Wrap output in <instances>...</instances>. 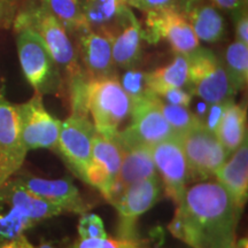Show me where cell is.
<instances>
[{"instance_id": "3957f363", "label": "cell", "mask_w": 248, "mask_h": 248, "mask_svg": "<svg viewBox=\"0 0 248 248\" xmlns=\"http://www.w3.org/2000/svg\"><path fill=\"white\" fill-rule=\"evenodd\" d=\"M30 27L38 33L59 69L64 70L70 79L86 74L78 62V53L71 42L69 32L60 21L48 11L47 6L20 11L15 17L13 28Z\"/></svg>"}, {"instance_id": "f546056e", "label": "cell", "mask_w": 248, "mask_h": 248, "mask_svg": "<svg viewBox=\"0 0 248 248\" xmlns=\"http://www.w3.org/2000/svg\"><path fill=\"white\" fill-rule=\"evenodd\" d=\"M74 248H150L145 246L141 240L124 239V238H91L79 239Z\"/></svg>"}, {"instance_id": "836d02e7", "label": "cell", "mask_w": 248, "mask_h": 248, "mask_svg": "<svg viewBox=\"0 0 248 248\" xmlns=\"http://www.w3.org/2000/svg\"><path fill=\"white\" fill-rule=\"evenodd\" d=\"M22 2L23 0H0V28L8 29L13 27Z\"/></svg>"}, {"instance_id": "ab89813d", "label": "cell", "mask_w": 248, "mask_h": 248, "mask_svg": "<svg viewBox=\"0 0 248 248\" xmlns=\"http://www.w3.org/2000/svg\"><path fill=\"white\" fill-rule=\"evenodd\" d=\"M234 248H248V243H247V238H243V239L238 240L235 243Z\"/></svg>"}, {"instance_id": "277c9868", "label": "cell", "mask_w": 248, "mask_h": 248, "mask_svg": "<svg viewBox=\"0 0 248 248\" xmlns=\"http://www.w3.org/2000/svg\"><path fill=\"white\" fill-rule=\"evenodd\" d=\"M16 32L18 60L23 75L35 93L44 95L57 92L61 86L60 69L32 28L22 27Z\"/></svg>"}, {"instance_id": "5b68a950", "label": "cell", "mask_w": 248, "mask_h": 248, "mask_svg": "<svg viewBox=\"0 0 248 248\" xmlns=\"http://www.w3.org/2000/svg\"><path fill=\"white\" fill-rule=\"evenodd\" d=\"M188 85L192 94L206 104L231 100L237 93L232 89L224 64L210 49L199 47L188 55Z\"/></svg>"}, {"instance_id": "7402d4cb", "label": "cell", "mask_w": 248, "mask_h": 248, "mask_svg": "<svg viewBox=\"0 0 248 248\" xmlns=\"http://www.w3.org/2000/svg\"><path fill=\"white\" fill-rule=\"evenodd\" d=\"M144 31L135 15L120 33L111 40V55L114 64L123 69L136 66L141 57V42Z\"/></svg>"}, {"instance_id": "9a60e30c", "label": "cell", "mask_w": 248, "mask_h": 248, "mask_svg": "<svg viewBox=\"0 0 248 248\" xmlns=\"http://www.w3.org/2000/svg\"><path fill=\"white\" fill-rule=\"evenodd\" d=\"M16 179L27 190L55 204L62 212L83 215L90 209V206L83 200L79 191L69 178L45 179L28 175L18 176Z\"/></svg>"}, {"instance_id": "8d00e7d4", "label": "cell", "mask_w": 248, "mask_h": 248, "mask_svg": "<svg viewBox=\"0 0 248 248\" xmlns=\"http://www.w3.org/2000/svg\"><path fill=\"white\" fill-rule=\"evenodd\" d=\"M216 8L222 9V11L229 12V13L234 14L243 7L241 0H209Z\"/></svg>"}, {"instance_id": "ba28073f", "label": "cell", "mask_w": 248, "mask_h": 248, "mask_svg": "<svg viewBox=\"0 0 248 248\" xmlns=\"http://www.w3.org/2000/svg\"><path fill=\"white\" fill-rule=\"evenodd\" d=\"M181 141L192 179H206L214 176L230 156L215 133L209 131L202 122L182 135Z\"/></svg>"}, {"instance_id": "e0dca14e", "label": "cell", "mask_w": 248, "mask_h": 248, "mask_svg": "<svg viewBox=\"0 0 248 248\" xmlns=\"http://www.w3.org/2000/svg\"><path fill=\"white\" fill-rule=\"evenodd\" d=\"M78 39V55L83 70L89 78L114 76L111 40L91 29H83L75 33Z\"/></svg>"}, {"instance_id": "60d3db41", "label": "cell", "mask_w": 248, "mask_h": 248, "mask_svg": "<svg viewBox=\"0 0 248 248\" xmlns=\"http://www.w3.org/2000/svg\"><path fill=\"white\" fill-rule=\"evenodd\" d=\"M38 248H54V247L49 244H42Z\"/></svg>"}, {"instance_id": "1f68e13d", "label": "cell", "mask_w": 248, "mask_h": 248, "mask_svg": "<svg viewBox=\"0 0 248 248\" xmlns=\"http://www.w3.org/2000/svg\"><path fill=\"white\" fill-rule=\"evenodd\" d=\"M157 98L164 102L178 106L188 107L192 101V93L182 88H162L153 92Z\"/></svg>"}, {"instance_id": "44dd1931", "label": "cell", "mask_w": 248, "mask_h": 248, "mask_svg": "<svg viewBox=\"0 0 248 248\" xmlns=\"http://www.w3.org/2000/svg\"><path fill=\"white\" fill-rule=\"evenodd\" d=\"M217 182L230 194L232 200L243 209L248 195V147L247 140L231 154L215 172Z\"/></svg>"}, {"instance_id": "7c38bea8", "label": "cell", "mask_w": 248, "mask_h": 248, "mask_svg": "<svg viewBox=\"0 0 248 248\" xmlns=\"http://www.w3.org/2000/svg\"><path fill=\"white\" fill-rule=\"evenodd\" d=\"M95 133L94 125L85 115L71 114L61 122L57 150L73 172L83 182H85L86 169L91 160Z\"/></svg>"}, {"instance_id": "f35d334b", "label": "cell", "mask_w": 248, "mask_h": 248, "mask_svg": "<svg viewBox=\"0 0 248 248\" xmlns=\"http://www.w3.org/2000/svg\"><path fill=\"white\" fill-rule=\"evenodd\" d=\"M46 1L47 0H23L20 11H33V9L42 7V6H46Z\"/></svg>"}, {"instance_id": "5bb4252c", "label": "cell", "mask_w": 248, "mask_h": 248, "mask_svg": "<svg viewBox=\"0 0 248 248\" xmlns=\"http://www.w3.org/2000/svg\"><path fill=\"white\" fill-rule=\"evenodd\" d=\"M121 163L122 150L119 144L114 139L95 133L92 144L91 160L85 173V183L97 188L109 202Z\"/></svg>"}, {"instance_id": "8992f818", "label": "cell", "mask_w": 248, "mask_h": 248, "mask_svg": "<svg viewBox=\"0 0 248 248\" xmlns=\"http://www.w3.org/2000/svg\"><path fill=\"white\" fill-rule=\"evenodd\" d=\"M132 122L123 131H119L114 138L121 148L133 145H152L172 137L176 133L164 119L157 97L151 92L147 97L131 106Z\"/></svg>"}, {"instance_id": "4fadbf2b", "label": "cell", "mask_w": 248, "mask_h": 248, "mask_svg": "<svg viewBox=\"0 0 248 248\" xmlns=\"http://www.w3.org/2000/svg\"><path fill=\"white\" fill-rule=\"evenodd\" d=\"M27 153L16 105L8 101L4 88H0V188L21 168Z\"/></svg>"}, {"instance_id": "8fae6325", "label": "cell", "mask_w": 248, "mask_h": 248, "mask_svg": "<svg viewBox=\"0 0 248 248\" xmlns=\"http://www.w3.org/2000/svg\"><path fill=\"white\" fill-rule=\"evenodd\" d=\"M144 39L148 43L166 40L176 54L188 57L200 47L191 24L177 8H166L146 14Z\"/></svg>"}, {"instance_id": "30bf717a", "label": "cell", "mask_w": 248, "mask_h": 248, "mask_svg": "<svg viewBox=\"0 0 248 248\" xmlns=\"http://www.w3.org/2000/svg\"><path fill=\"white\" fill-rule=\"evenodd\" d=\"M16 108L21 139L26 150H57L61 121L46 110L43 95L35 93L30 100L16 105Z\"/></svg>"}, {"instance_id": "ac0fdd59", "label": "cell", "mask_w": 248, "mask_h": 248, "mask_svg": "<svg viewBox=\"0 0 248 248\" xmlns=\"http://www.w3.org/2000/svg\"><path fill=\"white\" fill-rule=\"evenodd\" d=\"M178 11L191 24L199 40L217 43L224 38L225 20L209 0H181Z\"/></svg>"}, {"instance_id": "d6986e66", "label": "cell", "mask_w": 248, "mask_h": 248, "mask_svg": "<svg viewBox=\"0 0 248 248\" xmlns=\"http://www.w3.org/2000/svg\"><path fill=\"white\" fill-rule=\"evenodd\" d=\"M121 150H122V163L113 187L110 199L111 204L130 185L157 175L152 156L151 146L133 145Z\"/></svg>"}, {"instance_id": "d4e9b609", "label": "cell", "mask_w": 248, "mask_h": 248, "mask_svg": "<svg viewBox=\"0 0 248 248\" xmlns=\"http://www.w3.org/2000/svg\"><path fill=\"white\" fill-rule=\"evenodd\" d=\"M224 67L235 93L246 88L248 82V45L238 40L231 43L225 52Z\"/></svg>"}, {"instance_id": "83f0119b", "label": "cell", "mask_w": 248, "mask_h": 248, "mask_svg": "<svg viewBox=\"0 0 248 248\" xmlns=\"http://www.w3.org/2000/svg\"><path fill=\"white\" fill-rule=\"evenodd\" d=\"M157 104H159L164 119L171 126L176 135H184L188 130L193 129L194 126L202 122V121H200L199 117L191 113L187 107L168 104V102L161 100L160 98H157Z\"/></svg>"}, {"instance_id": "d590c367", "label": "cell", "mask_w": 248, "mask_h": 248, "mask_svg": "<svg viewBox=\"0 0 248 248\" xmlns=\"http://www.w3.org/2000/svg\"><path fill=\"white\" fill-rule=\"evenodd\" d=\"M232 16L234 20L235 40L248 45V9L241 8Z\"/></svg>"}, {"instance_id": "f1b7e54d", "label": "cell", "mask_w": 248, "mask_h": 248, "mask_svg": "<svg viewBox=\"0 0 248 248\" xmlns=\"http://www.w3.org/2000/svg\"><path fill=\"white\" fill-rule=\"evenodd\" d=\"M146 74L145 71L130 68L122 75L120 83L131 101V105L147 97L151 93L147 85Z\"/></svg>"}, {"instance_id": "2e32d148", "label": "cell", "mask_w": 248, "mask_h": 248, "mask_svg": "<svg viewBox=\"0 0 248 248\" xmlns=\"http://www.w3.org/2000/svg\"><path fill=\"white\" fill-rule=\"evenodd\" d=\"M88 29L113 40L133 16L125 0H82Z\"/></svg>"}, {"instance_id": "7a4b0ae2", "label": "cell", "mask_w": 248, "mask_h": 248, "mask_svg": "<svg viewBox=\"0 0 248 248\" xmlns=\"http://www.w3.org/2000/svg\"><path fill=\"white\" fill-rule=\"evenodd\" d=\"M86 108L95 131L114 139L121 124L131 113V101L116 76L89 78L85 84Z\"/></svg>"}, {"instance_id": "cb8c5ba5", "label": "cell", "mask_w": 248, "mask_h": 248, "mask_svg": "<svg viewBox=\"0 0 248 248\" xmlns=\"http://www.w3.org/2000/svg\"><path fill=\"white\" fill-rule=\"evenodd\" d=\"M188 58L176 54L171 63L146 74L147 85L151 92L162 88H182L188 85Z\"/></svg>"}, {"instance_id": "74e56055", "label": "cell", "mask_w": 248, "mask_h": 248, "mask_svg": "<svg viewBox=\"0 0 248 248\" xmlns=\"http://www.w3.org/2000/svg\"><path fill=\"white\" fill-rule=\"evenodd\" d=\"M0 248H35L31 245L23 234L18 235V237L14 238V239L9 240V243L5 244L4 246Z\"/></svg>"}, {"instance_id": "9c48e42d", "label": "cell", "mask_w": 248, "mask_h": 248, "mask_svg": "<svg viewBox=\"0 0 248 248\" xmlns=\"http://www.w3.org/2000/svg\"><path fill=\"white\" fill-rule=\"evenodd\" d=\"M155 168L160 172L164 190L176 206L182 202L191 170L183 150L181 136L175 135L151 146Z\"/></svg>"}, {"instance_id": "ffe728a7", "label": "cell", "mask_w": 248, "mask_h": 248, "mask_svg": "<svg viewBox=\"0 0 248 248\" xmlns=\"http://www.w3.org/2000/svg\"><path fill=\"white\" fill-rule=\"evenodd\" d=\"M0 202L16 207L35 224L43 219L63 213L55 204L27 190L17 182L16 178L6 182L5 185L0 188Z\"/></svg>"}, {"instance_id": "4316f807", "label": "cell", "mask_w": 248, "mask_h": 248, "mask_svg": "<svg viewBox=\"0 0 248 248\" xmlns=\"http://www.w3.org/2000/svg\"><path fill=\"white\" fill-rule=\"evenodd\" d=\"M33 224L16 207L0 202V240L14 239Z\"/></svg>"}, {"instance_id": "6da1fadb", "label": "cell", "mask_w": 248, "mask_h": 248, "mask_svg": "<svg viewBox=\"0 0 248 248\" xmlns=\"http://www.w3.org/2000/svg\"><path fill=\"white\" fill-rule=\"evenodd\" d=\"M241 210L218 182H201L186 188L169 230L191 248H234Z\"/></svg>"}, {"instance_id": "52a82bcc", "label": "cell", "mask_w": 248, "mask_h": 248, "mask_svg": "<svg viewBox=\"0 0 248 248\" xmlns=\"http://www.w3.org/2000/svg\"><path fill=\"white\" fill-rule=\"evenodd\" d=\"M161 191L162 182L156 175L130 185L121 193L113 202L117 210V237L137 239L138 218L159 200Z\"/></svg>"}, {"instance_id": "4dcf8cb0", "label": "cell", "mask_w": 248, "mask_h": 248, "mask_svg": "<svg viewBox=\"0 0 248 248\" xmlns=\"http://www.w3.org/2000/svg\"><path fill=\"white\" fill-rule=\"evenodd\" d=\"M78 233L80 239L107 237V232L105 230L102 219L98 215L91 213L83 214L80 217L78 223Z\"/></svg>"}, {"instance_id": "484cf974", "label": "cell", "mask_w": 248, "mask_h": 248, "mask_svg": "<svg viewBox=\"0 0 248 248\" xmlns=\"http://www.w3.org/2000/svg\"><path fill=\"white\" fill-rule=\"evenodd\" d=\"M48 11L63 24L68 32L88 29L82 9V0H47Z\"/></svg>"}, {"instance_id": "d6a6232c", "label": "cell", "mask_w": 248, "mask_h": 248, "mask_svg": "<svg viewBox=\"0 0 248 248\" xmlns=\"http://www.w3.org/2000/svg\"><path fill=\"white\" fill-rule=\"evenodd\" d=\"M130 7H135L144 13L162 11L166 8H177L181 0H125Z\"/></svg>"}, {"instance_id": "e575fe53", "label": "cell", "mask_w": 248, "mask_h": 248, "mask_svg": "<svg viewBox=\"0 0 248 248\" xmlns=\"http://www.w3.org/2000/svg\"><path fill=\"white\" fill-rule=\"evenodd\" d=\"M233 101V99L231 100H225V101H219L215 102V104H210L208 107V110H207V116L206 120H204L203 125L206 126L209 131L215 133L217 128H218V124L221 122L223 114L226 109V107L230 105V102Z\"/></svg>"}, {"instance_id": "603a6c76", "label": "cell", "mask_w": 248, "mask_h": 248, "mask_svg": "<svg viewBox=\"0 0 248 248\" xmlns=\"http://www.w3.org/2000/svg\"><path fill=\"white\" fill-rule=\"evenodd\" d=\"M215 135L229 154L237 151L247 140L246 109L231 101L223 114Z\"/></svg>"}]
</instances>
